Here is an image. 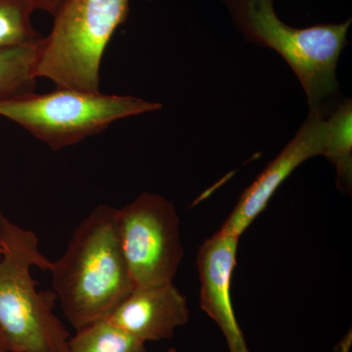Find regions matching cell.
<instances>
[{"label":"cell","instance_id":"ac0fdd59","mask_svg":"<svg viewBox=\"0 0 352 352\" xmlns=\"http://www.w3.org/2000/svg\"><path fill=\"white\" fill-rule=\"evenodd\" d=\"M6 352H12V351H6Z\"/></svg>","mask_w":352,"mask_h":352},{"label":"cell","instance_id":"8992f818","mask_svg":"<svg viewBox=\"0 0 352 352\" xmlns=\"http://www.w3.org/2000/svg\"><path fill=\"white\" fill-rule=\"evenodd\" d=\"M115 221L134 289L173 283L184 256L175 205L164 196L145 192L116 208Z\"/></svg>","mask_w":352,"mask_h":352},{"label":"cell","instance_id":"2e32d148","mask_svg":"<svg viewBox=\"0 0 352 352\" xmlns=\"http://www.w3.org/2000/svg\"><path fill=\"white\" fill-rule=\"evenodd\" d=\"M166 352H177V351H176L175 349H173V347H171V349H168Z\"/></svg>","mask_w":352,"mask_h":352},{"label":"cell","instance_id":"5b68a950","mask_svg":"<svg viewBox=\"0 0 352 352\" xmlns=\"http://www.w3.org/2000/svg\"><path fill=\"white\" fill-rule=\"evenodd\" d=\"M161 109V104L138 97L61 87L0 99V117L19 124L53 151L78 144L118 120Z\"/></svg>","mask_w":352,"mask_h":352},{"label":"cell","instance_id":"8fae6325","mask_svg":"<svg viewBox=\"0 0 352 352\" xmlns=\"http://www.w3.org/2000/svg\"><path fill=\"white\" fill-rule=\"evenodd\" d=\"M41 39L36 43L0 48V99L34 91Z\"/></svg>","mask_w":352,"mask_h":352},{"label":"cell","instance_id":"9a60e30c","mask_svg":"<svg viewBox=\"0 0 352 352\" xmlns=\"http://www.w3.org/2000/svg\"><path fill=\"white\" fill-rule=\"evenodd\" d=\"M6 351H8V346H7V344L6 340H4L3 336H2L1 332H0V352Z\"/></svg>","mask_w":352,"mask_h":352},{"label":"cell","instance_id":"7a4b0ae2","mask_svg":"<svg viewBox=\"0 0 352 352\" xmlns=\"http://www.w3.org/2000/svg\"><path fill=\"white\" fill-rule=\"evenodd\" d=\"M221 1L248 41L276 51L289 64L307 94L309 113L327 118L340 102L337 66L351 19L298 29L278 17L275 0Z\"/></svg>","mask_w":352,"mask_h":352},{"label":"cell","instance_id":"e0dca14e","mask_svg":"<svg viewBox=\"0 0 352 352\" xmlns=\"http://www.w3.org/2000/svg\"><path fill=\"white\" fill-rule=\"evenodd\" d=\"M1 252H2V248H1V244H0V254H1Z\"/></svg>","mask_w":352,"mask_h":352},{"label":"cell","instance_id":"52a82bcc","mask_svg":"<svg viewBox=\"0 0 352 352\" xmlns=\"http://www.w3.org/2000/svg\"><path fill=\"white\" fill-rule=\"evenodd\" d=\"M326 138V118L309 113L295 138L245 190L219 231L240 238L298 166L311 157L324 156Z\"/></svg>","mask_w":352,"mask_h":352},{"label":"cell","instance_id":"30bf717a","mask_svg":"<svg viewBox=\"0 0 352 352\" xmlns=\"http://www.w3.org/2000/svg\"><path fill=\"white\" fill-rule=\"evenodd\" d=\"M327 138L324 157L335 166L340 189L351 188L352 102L340 101L326 118Z\"/></svg>","mask_w":352,"mask_h":352},{"label":"cell","instance_id":"ba28073f","mask_svg":"<svg viewBox=\"0 0 352 352\" xmlns=\"http://www.w3.org/2000/svg\"><path fill=\"white\" fill-rule=\"evenodd\" d=\"M239 237L217 231L203 243L197 256L200 307L217 324L229 352H251L234 311L231 284Z\"/></svg>","mask_w":352,"mask_h":352},{"label":"cell","instance_id":"d6986e66","mask_svg":"<svg viewBox=\"0 0 352 352\" xmlns=\"http://www.w3.org/2000/svg\"><path fill=\"white\" fill-rule=\"evenodd\" d=\"M149 1H152V0H149Z\"/></svg>","mask_w":352,"mask_h":352},{"label":"cell","instance_id":"6da1fadb","mask_svg":"<svg viewBox=\"0 0 352 352\" xmlns=\"http://www.w3.org/2000/svg\"><path fill=\"white\" fill-rule=\"evenodd\" d=\"M116 208L101 204L76 227L66 251L52 261L55 296L76 330L109 316L134 289L120 250Z\"/></svg>","mask_w":352,"mask_h":352},{"label":"cell","instance_id":"277c9868","mask_svg":"<svg viewBox=\"0 0 352 352\" xmlns=\"http://www.w3.org/2000/svg\"><path fill=\"white\" fill-rule=\"evenodd\" d=\"M129 13V0H64L41 39L36 78L57 87L98 92L102 58Z\"/></svg>","mask_w":352,"mask_h":352},{"label":"cell","instance_id":"5bb4252c","mask_svg":"<svg viewBox=\"0 0 352 352\" xmlns=\"http://www.w3.org/2000/svg\"><path fill=\"white\" fill-rule=\"evenodd\" d=\"M32 1L36 3L38 10L46 11L51 15H54L64 0H32Z\"/></svg>","mask_w":352,"mask_h":352},{"label":"cell","instance_id":"7c38bea8","mask_svg":"<svg viewBox=\"0 0 352 352\" xmlns=\"http://www.w3.org/2000/svg\"><path fill=\"white\" fill-rule=\"evenodd\" d=\"M69 352H147V349L142 340L102 319L76 330L69 337Z\"/></svg>","mask_w":352,"mask_h":352},{"label":"cell","instance_id":"4fadbf2b","mask_svg":"<svg viewBox=\"0 0 352 352\" xmlns=\"http://www.w3.org/2000/svg\"><path fill=\"white\" fill-rule=\"evenodd\" d=\"M36 10L32 0H0V48L36 43L43 38L32 25Z\"/></svg>","mask_w":352,"mask_h":352},{"label":"cell","instance_id":"3957f363","mask_svg":"<svg viewBox=\"0 0 352 352\" xmlns=\"http://www.w3.org/2000/svg\"><path fill=\"white\" fill-rule=\"evenodd\" d=\"M0 332L8 351L69 352V333L53 312L54 292H41L32 267L50 271L52 261L38 247L36 233L0 210Z\"/></svg>","mask_w":352,"mask_h":352},{"label":"cell","instance_id":"9c48e42d","mask_svg":"<svg viewBox=\"0 0 352 352\" xmlns=\"http://www.w3.org/2000/svg\"><path fill=\"white\" fill-rule=\"evenodd\" d=\"M189 315L186 296L170 283L132 289L105 319L146 344L171 339Z\"/></svg>","mask_w":352,"mask_h":352}]
</instances>
